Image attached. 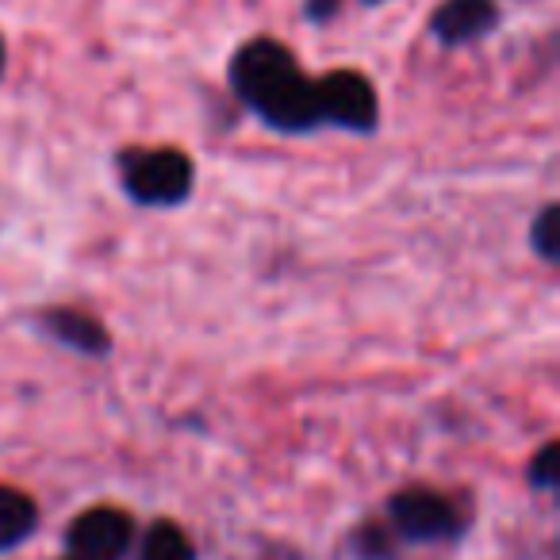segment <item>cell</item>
I'll return each mask as SVG.
<instances>
[{"mask_svg": "<svg viewBox=\"0 0 560 560\" xmlns=\"http://www.w3.org/2000/svg\"><path fill=\"white\" fill-rule=\"evenodd\" d=\"M231 93L277 135H312L323 127L315 78H307L289 47L269 35L242 43L231 58Z\"/></svg>", "mask_w": 560, "mask_h": 560, "instance_id": "6da1fadb", "label": "cell"}, {"mask_svg": "<svg viewBox=\"0 0 560 560\" xmlns=\"http://www.w3.org/2000/svg\"><path fill=\"white\" fill-rule=\"evenodd\" d=\"M119 177H124V192L142 208H177L192 192L196 165L192 158L173 147L124 150L119 154Z\"/></svg>", "mask_w": 560, "mask_h": 560, "instance_id": "7a4b0ae2", "label": "cell"}, {"mask_svg": "<svg viewBox=\"0 0 560 560\" xmlns=\"http://www.w3.org/2000/svg\"><path fill=\"white\" fill-rule=\"evenodd\" d=\"M315 93H319L323 127H338L350 135H373L381 127V96L365 73L330 70L315 78Z\"/></svg>", "mask_w": 560, "mask_h": 560, "instance_id": "3957f363", "label": "cell"}, {"mask_svg": "<svg viewBox=\"0 0 560 560\" xmlns=\"http://www.w3.org/2000/svg\"><path fill=\"white\" fill-rule=\"evenodd\" d=\"M131 537V514H124L119 506H93L66 526V549L70 560H124Z\"/></svg>", "mask_w": 560, "mask_h": 560, "instance_id": "277c9868", "label": "cell"}, {"mask_svg": "<svg viewBox=\"0 0 560 560\" xmlns=\"http://www.w3.org/2000/svg\"><path fill=\"white\" fill-rule=\"evenodd\" d=\"M388 511H392V526H396V534L404 541H442V537L457 534L460 526L450 499L430 488L399 491V495H392Z\"/></svg>", "mask_w": 560, "mask_h": 560, "instance_id": "5b68a950", "label": "cell"}, {"mask_svg": "<svg viewBox=\"0 0 560 560\" xmlns=\"http://www.w3.org/2000/svg\"><path fill=\"white\" fill-rule=\"evenodd\" d=\"M503 20L499 0H442L430 12V35L442 43L445 50H465L488 39Z\"/></svg>", "mask_w": 560, "mask_h": 560, "instance_id": "8992f818", "label": "cell"}, {"mask_svg": "<svg viewBox=\"0 0 560 560\" xmlns=\"http://www.w3.org/2000/svg\"><path fill=\"white\" fill-rule=\"evenodd\" d=\"M43 330H47L58 346H66V350H73V353H85V358H104L112 346L104 323H96L93 315H85V312H70V307H58V312L43 315Z\"/></svg>", "mask_w": 560, "mask_h": 560, "instance_id": "52a82bcc", "label": "cell"}, {"mask_svg": "<svg viewBox=\"0 0 560 560\" xmlns=\"http://www.w3.org/2000/svg\"><path fill=\"white\" fill-rule=\"evenodd\" d=\"M35 526H39V511H35L32 495L0 483V552L24 545L35 534Z\"/></svg>", "mask_w": 560, "mask_h": 560, "instance_id": "ba28073f", "label": "cell"}, {"mask_svg": "<svg viewBox=\"0 0 560 560\" xmlns=\"http://www.w3.org/2000/svg\"><path fill=\"white\" fill-rule=\"evenodd\" d=\"M139 560H196V549L177 522L162 518L147 529V537H142Z\"/></svg>", "mask_w": 560, "mask_h": 560, "instance_id": "9c48e42d", "label": "cell"}, {"mask_svg": "<svg viewBox=\"0 0 560 560\" xmlns=\"http://www.w3.org/2000/svg\"><path fill=\"white\" fill-rule=\"evenodd\" d=\"M529 242H534L541 261H557L560 257V208L557 203L541 208V215H537L534 226H529Z\"/></svg>", "mask_w": 560, "mask_h": 560, "instance_id": "30bf717a", "label": "cell"}, {"mask_svg": "<svg viewBox=\"0 0 560 560\" xmlns=\"http://www.w3.org/2000/svg\"><path fill=\"white\" fill-rule=\"evenodd\" d=\"M560 445L557 442H545L541 450H537V457L529 460V483L534 488H541V491H552L557 488V472H560Z\"/></svg>", "mask_w": 560, "mask_h": 560, "instance_id": "8fae6325", "label": "cell"}, {"mask_svg": "<svg viewBox=\"0 0 560 560\" xmlns=\"http://www.w3.org/2000/svg\"><path fill=\"white\" fill-rule=\"evenodd\" d=\"M342 4H346V0H304V20H307V24H315V27L335 24L338 12H342Z\"/></svg>", "mask_w": 560, "mask_h": 560, "instance_id": "7c38bea8", "label": "cell"}, {"mask_svg": "<svg viewBox=\"0 0 560 560\" xmlns=\"http://www.w3.org/2000/svg\"><path fill=\"white\" fill-rule=\"evenodd\" d=\"M4 66H9V50H4V35H0V78H4Z\"/></svg>", "mask_w": 560, "mask_h": 560, "instance_id": "4fadbf2b", "label": "cell"}, {"mask_svg": "<svg viewBox=\"0 0 560 560\" xmlns=\"http://www.w3.org/2000/svg\"><path fill=\"white\" fill-rule=\"evenodd\" d=\"M361 4H365V9H376V4H388V0H361Z\"/></svg>", "mask_w": 560, "mask_h": 560, "instance_id": "5bb4252c", "label": "cell"}]
</instances>
